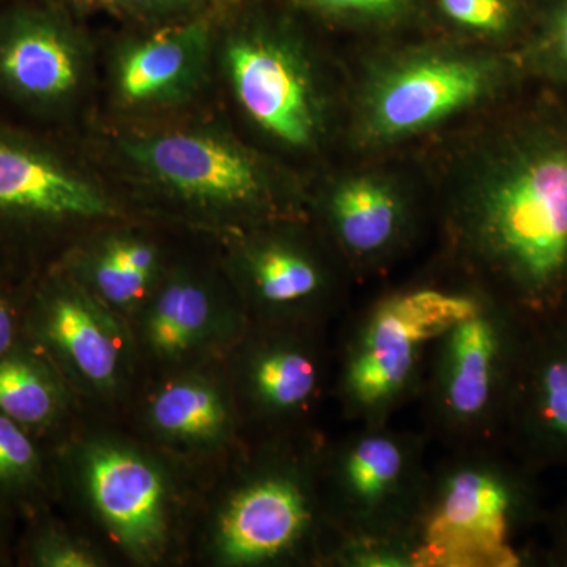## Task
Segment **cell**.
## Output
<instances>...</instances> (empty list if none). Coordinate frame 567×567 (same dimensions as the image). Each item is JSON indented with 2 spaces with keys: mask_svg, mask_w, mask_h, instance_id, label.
<instances>
[{
  "mask_svg": "<svg viewBox=\"0 0 567 567\" xmlns=\"http://www.w3.org/2000/svg\"><path fill=\"white\" fill-rule=\"evenodd\" d=\"M451 240L475 275L543 300L567 276V141L540 137L499 152L462 194Z\"/></svg>",
  "mask_w": 567,
  "mask_h": 567,
  "instance_id": "obj_1",
  "label": "cell"
},
{
  "mask_svg": "<svg viewBox=\"0 0 567 567\" xmlns=\"http://www.w3.org/2000/svg\"><path fill=\"white\" fill-rule=\"evenodd\" d=\"M483 295L470 286L409 287L377 300L354 322L339 371V394L352 420L385 423L417 394L436 339L475 311Z\"/></svg>",
  "mask_w": 567,
  "mask_h": 567,
  "instance_id": "obj_2",
  "label": "cell"
},
{
  "mask_svg": "<svg viewBox=\"0 0 567 567\" xmlns=\"http://www.w3.org/2000/svg\"><path fill=\"white\" fill-rule=\"evenodd\" d=\"M516 496L483 447L458 450L429 476L415 520L405 536L410 567L518 565L511 546Z\"/></svg>",
  "mask_w": 567,
  "mask_h": 567,
  "instance_id": "obj_3",
  "label": "cell"
},
{
  "mask_svg": "<svg viewBox=\"0 0 567 567\" xmlns=\"http://www.w3.org/2000/svg\"><path fill=\"white\" fill-rule=\"evenodd\" d=\"M502 63L481 52L423 50L398 55L361 93L357 134L382 147L434 128L494 95Z\"/></svg>",
  "mask_w": 567,
  "mask_h": 567,
  "instance_id": "obj_4",
  "label": "cell"
},
{
  "mask_svg": "<svg viewBox=\"0 0 567 567\" xmlns=\"http://www.w3.org/2000/svg\"><path fill=\"white\" fill-rule=\"evenodd\" d=\"M502 306L483 295L480 306L431 347L420 391L429 424L458 450L483 447L494 429L507 368Z\"/></svg>",
  "mask_w": 567,
  "mask_h": 567,
  "instance_id": "obj_5",
  "label": "cell"
},
{
  "mask_svg": "<svg viewBox=\"0 0 567 567\" xmlns=\"http://www.w3.org/2000/svg\"><path fill=\"white\" fill-rule=\"evenodd\" d=\"M429 476L416 436L391 431L385 423L364 424L354 432L333 464L344 544H393L406 554L405 536Z\"/></svg>",
  "mask_w": 567,
  "mask_h": 567,
  "instance_id": "obj_6",
  "label": "cell"
},
{
  "mask_svg": "<svg viewBox=\"0 0 567 567\" xmlns=\"http://www.w3.org/2000/svg\"><path fill=\"white\" fill-rule=\"evenodd\" d=\"M238 102L264 132L290 147H308L320 133V106L297 51L267 35L241 37L227 50Z\"/></svg>",
  "mask_w": 567,
  "mask_h": 567,
  "instance_id": "obj_7",
  "label": "cell"
},
{
  "mask_svg": "<svg viewBox=\"0 0 567 567\" xmlns=\"http://www.w3.org/2000/svg\"><path fill=\"white\" fill-rule=\"evenodd\" d=\"M130 156L186 196L216 204H249L264 193L252 159L227 142L204 134H164L126 144Z\"/></svg>",
  "mask_w": 567,
  "mask_h": 567,
  "instance_id": "obj_8",
  "label": "cell"
},
{
  "mask_svg": "<svg viewBox=\"0 0 567 567\" xmlns=\"http://www.w3.org/2000/svg\"><path fill=\"white\" fill-rule=\"evenodd\" d=\"M89 494L115 537L136 555L155 554L164 537V483L132 451L100 446L85 462Z\"/></svg>",
  "mask_w": 567,
  "mask_h": 567,
  "instance_id": "obj_9",
  "label": "cell"
},
{
  "mask_svg": "<svg viewBox=\"0 0 567 567\" xmlns=\"http://www.w3.org/2000/svg\"><path fill=\"white\" fill-rule=\"evenodd\" d=\"M308 495L292 477L254 481L230 499L218 528L221 557L233 565H259L300 543L311 524Z\"/></svg>",
  "mask_w": 567,
  "mask_h": 567,
  "instance_id": "obj_10",
  "label": "cell"
},
{
  "mask_svg": "<svg viewBox=\"0 0 567 567\" xmlns=\"http://www.w3.org/2000/svg\"><path fill=\"white\" fill-rule=\"evenodd\" d=\"M110 213L99 189L31 144L0 134V216L59 221Z\"/></svg>",
  "mask_w": 567,
  "mask_h": 567,
  "instance_id": "obj_11",
  "label": "cell"
},
{
  "mask_svg": "<svg viewBox=\"0 0 567 567\" xmlns=\"http://www.w3.org/2000/svg\"><path fill=\"white\" fill-rule=\"evenodd\" d=\"M80 54L55 22L18 14L0 24V87L22 102H62L80 82Z\"/></svg>",
  "mask_w": 567,
  "mask_h": 567,
  "instance_id": "obj_12",
  "label": "cell"
},
{
  "mask_svg": "<svg viewBox=\"0 0 567 567\" xmlns=\"http://www.w3.org/2000/svg\"><path fill=\"white\" fill-rule=\"evenodd\" d=\"M328 219L352 264H377L404 241L410 212L395 183L379 174H354L328 197Z\"/></svg>",
  "mask_w": 567,
  "mask_h": 567,
  "instance_id": "obj_13",
  "label": "cell"
},
{
  "mask_svg": "<svg viewBox=\"0 0 567 567\" xmlns=\"http://www.w3.org/2000/svg\"><path fill=\"white\" fill-rule=\"evenodd\" d=\"M33 330L62 360L95 386H111L121 364V336L95 306L73 292L41 300Z\"/></svg>",
  "mask_w": 567,
  "mask_h": 567,
  "instance_id": "obj_14",
  "label": "cell"
},
{
  "mask_svg": "<svg viewBox=\"0 0 567 567\" xmlns=\"http://www.w3.org/2000/svg\"><path fill=\"white\" fill-rule=\"evenodd\" d=\"M204 39L197 28L162 33L137 44L118 70V89L128 102H147L188 80L200 58Z\"/></svg>",
  "mask_w": 567,
  "mask_h": 567,
  "instance_id": "obj_15",
  "label": "cell"
},
{
  "mask_svg": "<svg viewBox=\"0 0 567 567\" xmlns=\"http://www.w3.org/2000/svg\"><path fill=\"white\" fill-rule=\"evenodd\" d=\"M320 364L300 346L270 347L254 360L251 385L265 409L276 413L305 410L320 390Z\"/></svg>",
  "mask_w": 567,
  "mask_h": 567,
  "instance_id": "obj_16",
  "label": "cell"
},
{
  "mask_svg": "<svg viewBox=\"0 0 567 567\" xmlns=\"http://www.w3.org/2000/svg\"><path fill=\"white\" fill-rule=\"evenodd\" d=\"M61 410V391L39 358L11 352L0 358V413L22 427L51 424Z\"/></svg>",
  "mask_w": 567,
  "mask_h": 567,
  "instance_id": "obj_17",
  "label": "cell"
},
{
  "mask_svg": "<svg viewBox=\"0 0 567 567\" xmlns=\"http://www.w3.org/2000/svg\"><path fill=\"white\" fill-rule=\"evenodd\" d=\"M151 413L153 424L164 434L196 442L216 439L227 424L221 395L194 380L164 388L153 401Z\"/></svg>",
  "mask_w": 567,
  "mask_h": 567,
  "instance_id": "obj_18",
  "label": "cell"
},
{
  "mask_svg": "<svg viewBox=\"0 0 567 567\" xmlns=\"http://www.w3.org/2000/svg\"><path fill=\"white\" fill-rule=\"evenodd\" d=\"M257 295L275 308H292L315 300L322 292L324 278L315 259L286 245H267L251 262Z\"/></svg>",
  "mask_w": 567,
  "mask_h": 567,
  "instance_id": "obj_19",
  "label": "cell"
},
{
  "mask_svg": "<svg viewBox=\"0 0 567 567\" xmlns=\"http://www.w3.org/2000/svg\"><path fill=\"white\" fill-rule=\"evenodd\" d=\"M210 300L192 282H174L167 287L148 319V341L164 357H177L204 333L210 320Z\"/></svg>",
  "mask_w": 567,
  "mask_h": 567,
  "instance_id": "obj_20",
  "label": "cell"
},
{
  "mask_svg": "<svg viewBox=\"0 0 567 567\" xmlns=\"http://www.w3.org/2000/svg\"><path fill=\"white\" fill-rule=\"evenodd\" d=\"M436 6L445 20L473 35H505L516 22L514 0H436Z\"/></svg>",
  "mask_w": 567,
  "mask_h": 567,
  "instance_id": "obj_21",
  "label": "cell"
},
{
  "mask_svg": "<svg viewBox=\"0 0 567 567\" xmlns=\"http://www.w3.org/2000/svg\"><path fill=\"white\" fill-rule=\"evenodd\" d=\"M39 468V453L25 427L0 413V488L31 486Z\"/></svg>",
  "mask_w": 567,
  "mask_h": 567,
  "instance_id": "obj_22",
  "label": "cell"
},
{
  "mask_svg": "<svg viewBox=\"0 0 567 567\" xmlns=\"http://www.w3.org/2000/svg\"><path fill=\"white\" fill-rule=\"evenodd\" d=\"M535 404L544 431L567 440V354L551 357L540 365Z\"/></svg>",
  "mask_w": 567,
  "mask_h": 567,
  "instance_id": "obj_23",
  "label": "cell"
},
{
  "mask_svg": "<svg viewBox=\"0 0 567 567\" xmlns=\"http://www.w3.org/2000/svg\"><path fill=\"white\" fill-rule=\"evenodd\" d=\"M96 287L111 303L123 306L133 303L147 287L151 275L133 270L117 260L112 259L110 254L104 252L93 271Z\"/></svg>",
  "mask_w": 567,
  "mask_h": 567,
  "instance_id": "obj_24",
  "label": "cell"
},
{
  "mask_svg": "<svg viewBox=\"0 0 567 567\" xmlns=\"http://www.w3.org/2000/svg\"><path fill=\"white\" fill-rule=\"evenodd\" d=\"M312 9L353 20H391L409 9L413 0H305Z\"/></svg>",
  "mask_w": 567,
  "mask_h": 567,
  "instance_id": "obj_25",
  "label": "cell"
},
{
  "mask_svg": "<svg viewBox=\"0 0 567 567\" xmlns=\"http://www.w3.org/2000/svg\"><path fill=\"white\" fill-rule=\"evenodd\" d=\"M32 561L44 567H91L95 558L84 548L55 533H43L32 547Z\"/></svg>",
  "mask_w": 567,
  "mask_h": 567,
  "instance_id": "obj_26",
  "label": "cell"
},
{
  "mask_svg": "<svg viewBox=\"0 0 567 567\" xmlns=\"http://www.w3.org/2000/svg\"><path fill=\"white\" fill-rule=\"evenodd\" d=\"M107 254L112 259L117 260L133 270L142 271V274L152 275L155 268V251L148 245L140 244V241H118L107 248Z\"/></svg>",
  "mask_w": 567,
  "mask_h": 567,
  "instance_id": "obj_27",
  "label": "cell"
},
{
  "mask_svg": "<svg viewBox=\"0 0 567 567\" xmlns=\"http://www.w3.org/2000/svg\"><path fill=\"white\" fill-rule=\"evenodd\" d=\"M548 47L559 65L567 71V0H561L548 18Z\"/></svg>",
  "mask_w": 567,
  "mask_h": 567,
  "instance_id": "obj_28",
  "label": "cell"
},
{
  "mask_svg": "<svg viewBox=\"0 0 567 567\" xmlns=\"http://www.w3.org/2000/svg\"><path fill=\"white\" fill-rule=\"evenodd\" d=\"M14 339H17V320L10 305L0 298V358L13 350Z\"/></svg>",
  "mask_w": 567,
  "mask_h": 567,
  "instance_id": "obj_29",
  "label": "cell"
},
{
  "mask_svg": "<svg viewBox=\"0 0 567 567\" xmlns=\"http://www.w3.org/2000/svg\"><path fill=\"white\" fill-rule=\"evenodd\" d=\"M128 2H153V0H128Z\"/></svg>",
  "mask_w": 567,
  "mask_h": 567,
  "instance_id": "obj_30",
  "label": "cell"
}]
</instances>
